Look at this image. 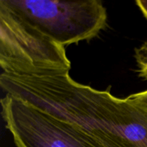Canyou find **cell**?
I'll return each instance as SVG.
<instances>
[{
    "label": "cell",
    "mask_w": 147,
    "mask_h": 147,
    "mask_svg": "<svg viewBox=\"0 0 147 147\" xmlns=\"http://www.w3.org/2000/svg\"><path fill=\"white\" fill-rule=\"evenodd\" d=\"M70 70L4 73L6 93L88 131L106 147H147V107L132 95L119 98L72 79Z\"/></svg>",
    "instance_id": "obj_1"
},
{
    "label": "cell",
    "mask_w": 147,
    "mask_h": 147,
    "mask_svg": "<svg viewBox=\"0 0 147 147\" xmlns=\"http://www.w3.org/2000/svg\"><path fill=\"white\" fill-rule=\"evenodd\" d=\"M1 116L17 147H106L88 131L6 94Z\"/></svg>",
    "instance_id": "obj_4"
},
{
    "label": "cell",
    "mask_w": 147,
    "mask_h": 147,
    "mask_svg": "<svg viewBox=\"0 0 147 147\" xmlns=\"http://www.w3.org/2000/svg\"><path fill=\"white\" fill-rule=\"evenodd\" d=\"M0 65L3 73L70 70L65 47L0 4Z\"/></svg>",
    "instance_id": "obj_3"
},
{
    "label": "cell",
    "mask_w": 147,
    "mask_h": 147,
    "mask_svg": "<svg viewBox=\"0 0 147 147\" xmlns=\"http://www.w3.org/2000/svg\"><path fill=\"white\" fill-rule=\"evenodd\" d=\"M136 4L144 16L147 19V0H137L136 1Z\"/></svg>",
    "instance_id": "obj_7"
},
{
    "label": "cell",
    "mask_w": 147,
    "mask_h": 147,
    "mask_svg": "<svg viewBox=\"0 0 147 147\" xmlns=\"http://www.w3.org/2000/svg\"><path fill=\"white\" fill-rule=\"evenodd\" d=\"M135 59L139 77L147 80V41L135 50Z\"/></svg>",
    "instance_id": "obj_5"
},
{
    "label": "cell",
    "mask_w": 147,
    "mask_h": 147,
    "mask_svg": "<svg viewBox=\"0 0 147 147\" xmlns=\"http://www.w3.org/2000/svg\"><path fill=\"white\" fill-rule=\"evenodd\" d=\"M0 4L63 47L94 38L107 21L100 0H0Z\"/></svg>",
    "instance_id": "obj_2"
},
{
    "label": "cell",
    "mask_w": 147,
    "mask_h": 147,
    "mask_svg": "<svg viewBox=\"0 0 147 147\" xmlns=\"http://www.w3.org/2000/svg\"><path fill=\"white\" fill-rule=\"evenodd\" d=\"M132 96L135 99H136L139 103L147 107V90H144V91L140 92V93L132 94Z\"/></svg>",
    "instance_id": "obj_6"
}]
</instances>
